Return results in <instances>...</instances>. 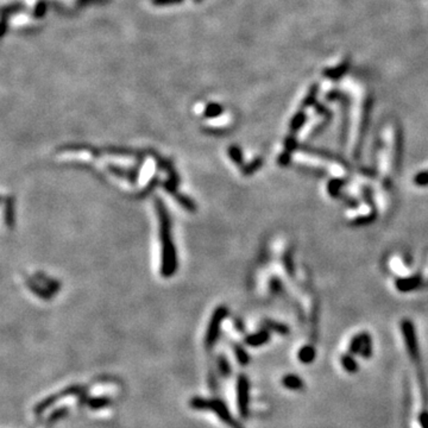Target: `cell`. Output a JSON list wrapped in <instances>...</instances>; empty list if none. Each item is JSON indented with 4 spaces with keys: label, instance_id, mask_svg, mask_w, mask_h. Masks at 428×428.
<instances>
[{
    "label": "cell",
    "instance_id": "1",
    "mask_svg": "<svg viewBox=\"0 0 428 428\" xmlns=\"http://www.w3.org/2000/svg\"><path fill=\"white\" fill-rule=\"evenodd\" d=\"M156 209H157L159 222H161V240L162 249H163V265H162V270H163L164 276H169L175 273L177 265L176 252H175L173 240H171L169 215H168L163 203H161L158 199L156 200Z\"/></svg>",
    "mask_w": 428,
    "mask_h": 428
},
{
    "label": "cell",
    "instance_id": "2",
    "mask_svg": "<svg viewBox=\"0 0 428 428\" xmlns=\"http://www.w3.org/2000/svg\"><path fill=\"white\" fill-rule=\"evenodd\" d=\"M401 331H402V337L405 340V345L408 352L409 357L414 361L420 360V348H419L417 331H415L414 324L408 319L401 322Z\"/></svg>",
    "mask_w": 428,
    "mask_h": 428
},
{
    "label": "cell",
    "instance_id": "3",
    "mask_svg": "<svg viewBox=\"0 0 428 428\" xmlns=\"http://www.w3.org/2000/svg\"><path fill=\"white\" fill-rule=\"evenodd\" d=\"M250 381L245 375H239L237 378V407L242 419H248L250 415Z\"/></svg>",
    "mask_w": 428,
    "mask_h": 428
},
{
    "label": "cell",
    "instance_id": "4",
    "mask_svg": "<svg viewBox=\"0 0 428 428\" xmlns=\"http://www.w3.org/2000/svg\"><path fill=\"white\" fill-rule=\"evenodd\" d=\"M226 314H227V310H226L224 307H220V308L214 312L212 319H211L210 321L209 328H207L206 338H205V344H206L207 348H212L214 344H215L216 339H218L219 337L220 325H221V321L224 320Z\"/></svg>",
    "mask_w": 428,
    "mask_h": 428
},
{
    "label": "cell",
    "instance_id": "5",
    "mask_svg": "<svg viewBox=\"0 0 428 428\" xmlns=\"http://www.w3.org/2000/svg\"><path fill=\"white\" fill-rule=\"evenodd\" d=\"M80 389L81 388L79 387V385H73V387H69L67 389H65V391H63L62 394H54V395H50V396L45 397L43 401H41V402L35 407V413L36 414H42V413H43L45 409L49 408L50 406H53L54 403H55L56 401L59 400L61 396L76 395L80 391Z\"/></svg>",
    "mask_w": 428,
    "mask_h": 428
},
{
    "label": "cell",
    "instance_id": "6",
    "mask_svg": "<svg viewBox=\"0 0 428 428\" xmlns=\"http://www.w3.org/2000/svg\"><path fill=\"white\" fill-rule=\"evenodd\" d=\"M423 285V279L420 275H413L409 277H400L395 281V287L401 293H409L420 288Z\"/></svg>",
    "mask_w": 428,
    "mask_h": 428
},
{
    "label": "cell",
    "instance_id": "7",
    "mask_svg": "<svg viewBox=\"0 0 428 428\" xmlns=\"http://www.w3.org/2000/svg\"><path fill=\"white\" fill-rule=\"evenodd\" d=\"M281 383L283 387L291 391H302L306 388V383L299 375L295 373H288V375L283 376Z\"/></svg>",
    "mask_w": 428,
    "mask_h": 428
},
{
    "label": "cell",
    "instance_id": "8",
    "mask_svg": "<svg viewBox=\"0 0 428 428\" xmlns=\"http://www.w3.org/2000/svg\"><path fill=\"white\" fill-rule=\"evenodd\" d=\"M270 331H268L267 328L265 330L259 331L257 333L254 334H250V336L245 337V339H244V342H245L246 345L252 346V348H258V346L264 345V344H267L269 342L270 339Z\"/></svg>",
    "mask_w": 428,
    "mask_h": 428
},
{
    "label": "cell",
    "instance_id": "9",
    "mask_svg": "<svg viewBox=\"0 0 428 428\" xmlns=\"http://www.w3.org/2000/svg\"><path fill=\"white\" fill-rule=\"evenodd\" d=\"M316 358V350L313 345H303L297 352V359L304 365L312 364Z\"/></svg>",
    "mask_w": 428,
    "mask_h": 428
},
{
    "label": "cell",
    "instance_id": "10",
    "mask_svg": "<svg viewBox=\"0 0 428 428\" xmlns=\"http://www.w3.org/2000/svg\"><path fill=\"white\" fill-rule=\"evenodd\" d=\"M340 364H342L344 370L348 373H351V375H355L359 370V365H358L357 360H356L355 355H351L350 352L340 357Z\"/></svg>",
    "mask_w": 428,
    "mask_h": 428
},
{
    "label": "cell",
    "instance_id": "11",
    "mask_svg": "<svg viewBox=\"0 0 428 428\" xmlns=\"http://www.w3.org/2000/svg\"><path fill=\"white\" fill-rule=\"evenodd\" d=\"M367 336H369V333L367 332H361V333H358L357 336H355L349 344V352L350 354L355 355V356L359 355L360 350H361V348H363L364 342H365Z\"/></svg>",
    "mask_w": 428,
    "mask_h": 428
},
{
    "label": "cell",
    "instance_id": "12",
    "mask_svg": "<svg viewBox=\"0 0 428 428\" xmlns=\"http://www.w3.org/2000/svg\"><path fill=\"white\" fill-rule=\"evenodd\" d=\"M112 401L110 397L107 396H96V397H90L87 401V405L92 411H100V409L106 408V407L111 406Z\"/></svg>",
    "mask_w": 428,
    "mask_h": 428
},
{
    "label": "cell",
    "instance_id": "13",
    "mask_svg": "<svg viewBox=\"0 0 428 428\" xmlns=\"http://www.w3.org/2000/svg\"><path fill=\"white\" fill-rule=\"evenodd\" d=\"M264 326L268 331H273V332H276L277 334H280V336H288L289 332H290V330H289L287 325L273 320L264 321Z\"/></svg>",
    "mask_w": 428,
    "mask_h": 428
},
{
    "label": "cell",
    "instance_id": "14",
    "mask_svg": "<svg viewBox=\"0 0 428 428\" xmlns=\"http://www.w3.org/2000/svg\"><path fill=\"white\" fill-rule=\"evenodd\" d=\"M344 185H345V181L344 180H340V179L331 180L327 185L328 194H330L332 198H337L340 194V191H342Z\"/></svg>",
    "mask_w": 428,
    "mask_h": 428
},
{
    "label": "cell",
    "instance_id": "15",
    "mask_svg": "<svg viewBox=\"0 0 428 428\" xmlns=\"http://www.w3.org/2000/svg\"><path fill=\"white\" fill-rule=\"evenodd\" d=\"M234 355H236V358H237L238 363H239L240 365H242V366L249 365V363H250V356H249L248 352H246L245 350H244V348H242V346H239V345L234 346Z\"/></svg>",
    "mask_w": 428,
    "mask_h": 428
},
{
    "label": "cell",
    "instance_id": "16",
    "mask_svg": "<svg viewBox=\"0 0 428 428\" xmlns=\"http://www.w3.org/2000/svg\"><path fill=\"white\" fill-rule=\"evenodd\" d=\"M372 352H373V346H372V338L371 336H367L365 342H364L363 348H361L359 355L360 357L365 358V359H369V358L372 357Z\"/></svg>",
    "mask_w": 428,
    "mask_h": 428
},
{
    "label": "cell",
    "instance_id": "17",
    "mask_svg": "<svg viewBox=\"0 0 428 428\" xmlns=\"http://www.w3.org/2000/svg\"><path fill=\"white\" fill-rule=\"evenodd\" d=\"M375 220H376V213H372V214L370 213V214H367V215L358 216V218L352 220L350 224H351L352 226H365V225L372 224Z\"/></svg>",
    "mask_w": 428,
    "mask_h": 428
},
{
    "label": "cell",
    "instance_id": "18",
    "mask_svg": "<svg viewBox=\"0 0 428 428\" xmlns=\"http://www.w3.org/2000/svg\"><path fill=\"white\" fill-rule=\"evenodd\" d=\"M262 164H263V158H262V157L255 158L254 161L250 162L249 164H246L245 167L243 168L244 175H251V174H254L255 171H257L259 169V168L262 167Z\"/></svg>",
    "mask_w": 428,
    "mask_h": 428
},
{
    "label": "cell",
    "instance_id": "19",
    "mask_svg": "<svg viewBox=\"0 0 428 428\" xmlns=\"http://www.w3.org/2000/svg\"><path fill=\"white\" fill-rule=\"evenodd\" d=\"M218 367L219 371L224 377H228L231 375V365L224 356H220L218 358Z\"/></svg>",
    "mask_w": 428,
    "mask_h": 428
},
{
    "label": "cell",
    "instance_id": "20",
    "mask_svg": "<svg viewBox=\"0 0 428 428\" xmlns=\"http://www.w3.org/2000/svg\"><path fill=\"white\" fill-rule=\"evenodd\" d=\"M222 113V107L218 104H210L207 105L206 110H205V117H210V118H214V117H218Z\"/></svg>",
    "mask_w": 428,
    "mask_h": 428
},
{
    "label": "cell",
    "instance_id": "21",
    "mask_svg": "<svg viewBox=\"0 0 428 428\" xmlns=\"http://www.w3.org/2000/svg\"><path fill=\"white\" fill-rule=\"evenodd\" d=\"M413 182H414L415 186H419V187L428 186V170H424V171H420V173H418L414 176Z\"/></svg>",
    "mask_w": 428,
    "mask_h": 428
},
{
    "label": "cell",
    "instance_id": "22",
    "mask_svg": "<svg viewBox=\"0 0 428 428\" xmlns=\"http://www.w3.org/2000/svg\"><path fill=\"white\" fill-rule=\"evenodd\" d=\"M228 152H230V156L232 158V161L234 162L236 164H242L243 163V155L242 151H240V149L238 146H231L230 150H228Z\"/></svg>",
    "mask_w": 428,
    "mask_h": 428
},
{
    "label": "cell",
    "instance_id": "23",
    "mask_svg": "<svg viewBox=\"0 0 428 428\" xmlns=\"http://www.w3.org/2000/svg\"><path fill=\"white\" fill-rule=\"evenodd\" d=\"M304 119H306V116H304L303 113H297L296 116L294 117V119L291 120V124H290V130L291 131H297L302 124L304 123Z\"/></svg>",
    "mask_w": 428,
    "mask_h": 428
},
{
    "label": "cell",
    "instance_id": "24",
    "mask_svg": "<svg viewBox=\"0 0 428 428\" xmlns=\"http://www.w3.org/2000/svg\"><path fill=\"white\" fill-rule=\"evenodd\" d=\"M283 262H285V269H287V270H288V273L290 274V275H291V274L294 273L295 267H294V259H293V256H291L290 252H287V254L285 255V258H283Z\"/></svg>",
    "mask_w": 428,
    "mask_h": 428
},
{
    "label": "cell",
    "instance_id": "25",
    "mask_svg": "<svg viewBox=\"0 0 428 428\" xmlns=\"http://www.w3.org/2000/svg\"><path fill=\"white\" fill-rule=\"evenodd\" d=\"M290 162H291V152L283 151L281 155L279 156V164L281 165V167H287V165L290 164Z\"/></svg>",
    "mask_w": 428,
    "mask_h": 428
},
{
    "label": "cell",
    "instance_id": "26",
    "mask_svg": "<svg viewBox=\"0 0 428 428\" xmlns=\"http://www.w3.org/2000/svg\"><path fill=\"white\" fill-rule=\"evenodd\" d=\"M185 0H151L155 6H168V5H177L183 2Z\"/></svg>",
    "mask_w": 428,
    "mask_h": 428
},
{
    "label": "cell",
    "instance_id": "27",
    "mask_svg": "<svg viewBox=\"0 0 428 428\" xmlns=\"http://www.w3.org/2000/svg\"><path fill=\"white\" fill-rule=\"evenodd\" d=\"M296 146H297V144H296V141H295V138L294 137H288V138H285V151H288V152H293L295 149H296Z\"/></svg>",
    "mask_w": 428,
    "mask_h": 428
},
{
    "label": "cell",
    "instance_id": "28",
    "mask_svg": "<svg viewBox=\"0 0 428 428\" xmlns=\"http://www.w3.org/2000/svg\"><path fill=\"white\" fill-rule=\"evenodd\" d=\"M68 411L66 408H61V409H57L56 412H54L53 414H51V417L49 418V423H54V421L59 420V419H61L65 417L66 414H67Z\"/></svg>",
    "mask_w": 428,
    "mask_h": 428
},
{
    "label": "cell",
    "instance_id": "29",
    "mask_svg": "<svg viewBox=\"0 0 428 428\" xmlns=\"http://www.w3.org/2000/svg\"><path fill=\"white\" fill-rule=\"evenodd\" d=\"M419 423L421 428H428V412H421L419 415Z\"/></svg>",
    "mask_w": 428,
    "mask_h": 428
},
{
    "label": "cell",
    "instance_id": "30",
    "mask_svg": "<svg viewBox=\"0 0 428 428\" xmlns=\"http://www.w3.org/2000/svg\"><path fill=\"white\" fill-rule=\"evenodd\" d=\"M281 282L279 281V280H273V281H271V289H274V291H279V290H281Z\"/></svg>",
    "mask_w": 428,
    "mask_h": 428
},
{
    "label": "cell",
    "instance_id": "31",
    "mask_svg": "<svg viewBox=\"0 0 428 428\" xmlns=\"http://www.w3.org/2000/svg\"><path fill=\"white\" fill-rule=\"evenodd\" d=\"M44 10H45V5L43 4V2L38 4L37 6H36V11H35L36 16H42V14L44 13Z\"/></svg>",
    "mask_w": 428,
    "mask_h": 428
},
{
    "label": "cell",
    "instance_id": "32",
    "mask_svg": "<svg viewBox=\"0 0 428 428\" xmlns=\"http://www.w3.org/2000/svg\"><path fill=\"white\" fill-rule=\"evenodd\" d=\"M194 1L195 2H201V1H203V0H194Z\"/></svg>",
    "mask_w": 428,
    "mask_h": 428
}]
</instances>
